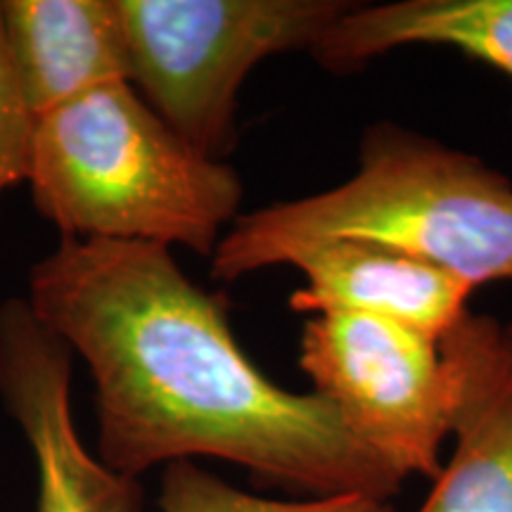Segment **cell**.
Wrapping results in <instances>:
<instances>
[{"label": "cell", "instance_id": "cell-8", "mask_svg": "<svg viewBox=\"0 0 512 512\" xmlns=\"http://www.w3.org/2000/svg\"><path fill=\"white\" fill-rule=\"evenodd\" d=\"M290 266L306 275V285L290 297L297 313H358L434 339H444L467 316V299L475 292L427 261L363 240L320 242Z\"/></svg>", "mask_w": 512, "mask_h": 512}, {"label": "cell", "instance_id": "cell-6", "mask_svg": "<svg viewBox=\"0 0 512 512\" xmlns=\"http://www.w3.org/2000/svg\"><path fill=\"white\" fill-rule=\"evenodd\" d=\"M72 349L27 297L0 304V399L36 465V512H143L136 477L93 458L72 415Z\"/></svg>", "mask_w": 512, "mask_h": 512}, {"label": "cell", "instance_id": "cell-11", "mask_svg": "<svg viewBox=\"0 0 512 512\" xmlns=\"http://www.w3.org/2000/svg\"><path fill=\"white\" fill-rule=\"evenodd\" d=\"M162 512H394L392 503L373 496L342 494L309 501H275L235 489L192 460L171 463L162 472Z\"/></svg>", "mask_w": 512, "mask_h": 512}, {"label": "cell", "instance_id": "cell-10", "mask_svg": "<svg viewBox=\"0 0 512 512\" xmlns=\"http://www.w3.org/2000/svg\"><path fill=\"white\" fill-rule=\"evenodd\" d=\"M444 46L512 79V0H399L358 5L311 48L323 69L349 74L394 48Z\"/></svg>", "mask_w": 512, "mask_h": 512}, {"label": "cell", "instance_id": "cell-2", "mask_svg": "<svg viewBox=\"0 0 512 512\" xmlns=\"http://www.w3.org/2000/svg\"><path fill=\"white\" fill-rule=\"evenodd\" d=\"M332 240L399 249L472 290L512 280V181L439 140L375 124L347 183L238 216L211 256V275L230 283L290 266L299 252Z\"/></svg>", "mask_w": 512, "mask_h": 512}, {"label": "cell", "instance_id": "cell-13", "mask_svg": "<svg viewBox=\"0 0 512 512\" xmlns=\"http://www.w3.org/2000/svg\"><path fill=\"white\" fill-rule=\"evenodd\" d=\"M508 332H510V337H512V325H510V328H508Z\"/></svg>", "mask_w": 512, "mask_h": 512}, {"label": "cell", "instance_id": "cell-12", "mask_svg": "<svg viewBox=\"0 0 512 512\" xmlns=\"http://www.w3.org/2000/svg\"><path fill=\"white\" fill-rule=\"evenodd\" d=\"M36 117L19 91L3 38L0 15V195L29 181Z\"/></svg>", "mask_w": 512, "mask_h": 512}, {"label": "cell", "instance_id": "cell-3", "mask_svg": "<svg viewBox=\"0 0 512 512\" xmlns=\"http://www.w3.org/2000/svg\"><path fill=\"white\" fill-rule=\"evenodd\" d=\"M29 185L62 238L178 245L209 259L242 202L238 171L185 143L131 81L36 119Z\"/></svg>", "mask_w": 512, "mask_h": 512}, {"label": "cell", "instance_id": "cell-5", "mask_svg": "<svg viewBox=\"0 0 512 512\" xmlns=\"http://www.w3.org/2000/svg\"><path fill=\"white\" fill-rule=\"evenodd\" d=\"M299 366L377 458L403 479H437L456 411L441 339L382 318L323 313L306 320Z\"/></svg>", "mask_w": 512, "mask_h": 512}, {"label": "cell", "instance_id": "cell-1", "mask_svg": "<svg viewBox=\"0 0 512 512\" xmlns=\"http://www.w3.org/2000/svg\"><path fill=\"white\" fill-rule=\"evenodd\" d=\"M27 302L86 363L114 472L219 458L311 498L403 489L323 396L278 387L249 361L226 299L188 280L169 247L62 238L31 271Z\"/></svg>", "mask_w": 512, "mask_h": 512}, {"label": "cell", "instance_id": "cell-4", "mask_svg": "<svg viewBox=\"0 0 512 512\" xmlns=\"http://www.w3.org/2000/svg\"><path fill=\"white\" fill-rule=\"evenodd\" d=\"M131 83L190 147L223 162L238 93L266 57L309 50L344 0H117Z\"/></svg>", "mask_w": 512, "mask_h": 512}, {"label": "cell", "instance_id": "cell-9", "mask_svg": "<svg viewBox=\"0 0 512 512\" xmlns=\"http://www.w3.org/2000/svg\"><path fill=\"white\" fill-rule=\"evenodd\" d=\"M3 38L34 117L131 81L117 0H3Z\"/></svg>", "mask_w": 512, "mask_h": 512}, {"label": "cell", "instance_id": "cell-7", "mask_svg": "<svg viewBox=\"0 0 512 512\" xmlns=\"http://www.w3.org/2000/svg\"><path fill=\"white\" fill-rule=\"evenodd\" d=\"M453 380L456 451L418 512H512V337L467 311L441 339Z\"/></svg>", "mask_w": 512, "mask_h": 512}]
</instances>
